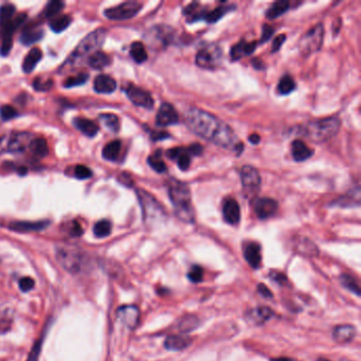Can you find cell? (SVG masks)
Instances as JSON below:
<instances>
[{"label": "cell", "instance_id": "obj_1", "mask_svg": "<svg viewBox=\"0 0 361 361\" xmlns=\"http://www.w3.org/2000/svg\"><path fill=\"white\" fill-rule=\"evenodd\" d=\"M185 121L190 130L199 137L223 148L237 153V155L243 152L244 144L235 133L228 124L212 113L192 107L186 111Z\"/></svg>", "mask_w": 361, "mask_h": 361}, {"label": "cell", "instance_id": "obj_2", "mask_svg": "<svg viewBox=\"0 0 361 361\" xmlns=\"http://www.w3.org/2000/svg\"><path fill=\"white\" fill-rule=\"evenodd\" d=\"M55 257L58 264L66 272L77 275L85 272L89 266L90 260L88 254L71 245H58L55 248Z\"/></svg>", "mask_w": 361, "mask_h": 361}, {"label": "cell", "instance_id": "obj_3", "mask_svg": "<svg viewBox=\"0 0 361 361\" xmlns=\"http://www.w3.org/2000/svg\"><path fill=\"white\" fill-rule=\"evenodd\" d=\"M169 196L174 205L176 216L185 223H194L195 213L193 210L191 193L188 186L175 180L169 187Z\"/></svg>", "mask_w": 361, "mask_h": 361}, {"label": "cell", "instance_id": "obj_4", "mask_svg": "<svg viewBox=\"0 0 361 361\" xmlns=\"http://www.w3.org/2000/svg\"><path fill=\"white\" fill-rule=\"evenodd\" d=\"M341 122L336 117L320 119L309 122L304 128V136L316 143H322L336 136Z\"/></svg>", "mask_w": 361, "mask_h": 361}, {"label": "cell", "instance_id": "obj_5", "mask_svg": "<svg viewBox=\"0 0 361 361\" xmlns=\"http://www.w3.org/2000/svg\"><path fill=\"white\" fill-rule=\"evenodd\" d=\"M106 30L105 29H97L94 32L88 34L84 40L79 44L72 54L68 57V64H76L84 58L86 55H92L99 50V48L104 44L106 38Z\"/></svg>", "mask_w": 361, "mask_h": 361}, {"label": "cell", "instance_id": "obj_6", "mask_svg": "<svg viewBox=\"0 0 361 361\" xmlns=\"http://www.w3.org/2000/svg\"><path fill=\"white\" fill-rule=\"evenodd\" d=\"M223 62V51L218 45L209 44L198 50L196 54L197 66L203 69H216Z\"/></svg>", "mask_w": 361, "mask_h": 361}, {"label": "cell", "instance_id": "obj_7", "mask_svg": "<svg viewBox=\"0 0 361 361\" xmlns=\"http://www.w3.org/2000/svg\"><path fill=\"white\" fill-rule=\"evenodd\" d=\"M324 29L321 23L317 24L315 28L309 30L303 37L299 44V48L303 55H309L320 50L322 43H323Z\"/></svg>", "mask_w": 361, "mask_h": 361}, {"label": "cell", "instance_id": "obj_8", "mask_svg": "<svg viewBox=\"0 0 361 361\" xmlns=\"http://www.w3.org/2000/svg\"><path fill=\"white\" fill-rule=\"evenodd\" d=\"M141 9H142V4L137 2H127L105 10L104 15L111 20H125L136 16Z\"/></svg>", "mask_w": 361, "mask_h": 361}, {"label": "cell", "instance_id": "obj_9", "mask_svg": "<svg viewBox=\"0 0 361 361\" xmlns=\"http://www.w3.org/2000/svg\"><path fill=\"white\" fill-rule=\"evenodd\" d=\"M240 180L244 192L248 195H254L260 190L261 176L253 166L245 165L240 170Z\"/></svg>", "mask_w": 361, "mask_h": 361}, {"label": "cell", "instance_id": "obj_10", "mask_svg": "<svg viewBox=\"0 0 361 361\" xmlns=\"http://www.w3.org/2000/svg\"><path fill=\"white\" fill-rule=\"evenodd\" d=\"M31 141L29 140V135L27 134H17L14 136H7L0 138V154H3L4 152H22L25 146H27V143H31Z\"/></svg>", "mask_w": 361, "mask_h": 361}, {"label": "cell", "instance_id": "obj_11", "mask_svg": "<svg viewBox=\"0 0 361 361\" xmlns=\"http://www.w3.org/2000/svg\"><path fill=\"white\" fill-rule=\"evenodd\" d=\"M137 194L141 203V207H142L143 210V216L145 221L153 219L159 216V214L163 213L159 202L151 194H148L147 192H145L144 190H138Z\"/></svg>", "mask_w": 361, "mask_h": 361}, {"label": "cell", "instance_id": "obj_12", "mask_svg": "<svg viewBox=\"0 0 361 361\" xmlns=\"http://www.w3.org/2000/svg\"><path fill=\"white\" fill-rule=\"evenodd\" d=\"M125 93L128 99H130L135 105L146 109H152L154 107V99L151 94L145 92L144 89L131 84L126 87Z\"/></svg>", "mask_w": 361, "mask_h": 361}, {"label": "cell", "instance_id": "obj_13", "mask_svg": "<svg viewBox=\"0 0 361 361\" xmlns=\"http://www.w3.org/2000/svg\"><path fill=\"white\" fill-rule=\"evenodd\" d=\"M115 316L124 326L130 329L136 328L140 322V311L135 305H123L119 307Z\"/></svg>", "mask_w": 361, "mask_h": 361}, {"label": "cell", "instance_id": "obj_14", "mask_svg": "<svg viewBox=\"0 0 361 361\" xmlns=\"http://www.w3.org/2000/svg\"><path fill=\"white\" fill-rule=\"evenodd\" d=\"M253 209L256 216L261 219H267L276 214L278 202L272 198H259L253 203Z\"/></svg>", "mask_w": 361, "mask_h": 361}, {"label": "cell", "instance_id": "obj_15", "mask_svg": "<svg viewBox=\"0 0 361 361\" xmlns=\"http://www.w3.org/2000/svg\"><path fill=\"white\" fill-rule=\"evenodd\" d=\"M179 115L175 108L169 104V103H163L160 106L159 111L156 117V124L160 127H165L169 125H173L178 123Z\"/></svg>", "mask_w": 361, "mask_h": 361}, {"label": "cell", "instance_id": "obj_16", "mask_svg": "<svg viewBox=\"0 0 361 361\" xmlns=\"http://www.w3.org/2000/svg\"><path fill=\"white\" fill-rule=\"evenodd\" d=\"M244 257L250 267L253 269L260 268L262 264V250L261 245L254 242H250L245 245L244 247Z\"/></svg>", "mask_w": 361, "mask_h": 361}, {"label": "cell", "instance_id": "obj_17", "mask_svg": "<svg viewBox=\"0 0 361 361\" xmlns=\"http://www.w3.org/2000/svg\"><path fill=\"white\" fill-rule=\"evenodd\" d=\"M275 316V313L266 306H260L250 309L246 314V320L251 324L262 325L265 322L272 319Z\"/></svg>", "mask_w": 361, "mask_h": 361}, {"label": "cell", "instance_id": "obj_18", "mask_svg": "<svg viewBox=\"0 0 361 361\" xmlns=\"http://www.w3.org/2000/svg\"><path fill=\"white\" fill-rule=\"evenodd\" d=\"M223 215L225 221L230 225H237L240 221V209L237 201L233 198H227L223 203Z\"/></svg>", "mask_w": 361, "mask_h": 361}, {"label": "cell", "instance_id": "obj_19", "mask_svg": "<svg viewBox=\"0 0 361 361\" xmlns=\"http://www.w3.org/2000/svg\"><path fill=\"white\" fill-rule=\"evenodd\" d=\"M166 156L172 160H176L179 169L182 171H187L191 164V154L188 148L175 147L166 152Z\"/></svg>", "mask_w": 361, "mask_h": 361}, {"label": "cell", "instance_id": "obj_20", "mask_svg": "<svg viewBox=\"0 0 361 361\" xmlns=\"http://www.w3.org/2000/svg\"><path fill=\"white\" fill-rule=\"evenodd\" d=\"M192 343V339L188 335H172L164 341V347L169 351H184Z\"/></svg>", "mask_w": 361, "mask_h": 361}, {"label": "cell", "instance_id": "obj_21", "mask_svg": "<svg viewBox=\"0 0 361 361\" xmlns=\"http://www.w3.org/2000/svg\"><path fill=\"white\" fill-rule=\"evenodd\" d=\"M50 225L48 221L42 222H13L9 225L10 230L25 233V232H36L46 229Z\"/></svg>", "mask_w": 361, "mask_h": 361}, {"label": "cell", "instance_id": "obj_22", "mask_svg": "<svg viewBox=\"0 0 361 361\" xmlns=\"http://www.w3.org/2000/svg\"><path fill=\"white\" fill-rule=\"evenodd\" d=\"M356 328L354 325H338L333 330V339L337 343H350L356 336Z\"/></svg>", "mask_w": 361, "mask_h": 361}, {"label": "cell", "instance_id": "obj_23", "mask_svg": "<svg viewBox=\"0 0 361 361\" xmlns=\"http://www.w3.org/2000/svg\"><path fill=\"white\" fill-rule=\"evenodd\" d=\"M95 90L98 94H111L117 88L114 79L107 74H100L95 80Z\"/></svg>", "mask_w": 361, "mask_h": 361}, {"label": "cell", "instance_id": "obj_24", "mask_svg": "<svg viewBox=\"0 0 361 361\" xmlns=\"http://www.w3.org/2000/svg\"><path fill=\"white\" fill-rule=\"evenodd\" d=\"M257 44L255 42L247 43L245 41L239 42L237 45L233 46L230 51V56L232 61H239L242 57L250 55L255 50Z\"/></svg>", "mask_w": 361, "mask_h": 361}, {"label": "cell", "instance_id": "obj_25", "mask_svg": "<svg viewBox=\"0 0 361 361\" xmlns=\"http://www.w3.org/2000/svg\"><path fill=\"white\" fill-rule=\"evenodd\" d=\"M292 157L295 161H305L313 156V149L309 148L303 141L294 140L291 143Z\"/></svg>", "mask_w": 361, "mask_h": 361}, {"label": "cell", "instance_id": "obj_26", "mask_svg": "<svg viewBox=\"0 0 361 361\" xmlns=\"http://www.w3.org/2000/svg\"><path fill=\"white\" fill-rule=\"evenodd\" d=\"M73 124L77 128V130L82 132L85 136H87L89 138L95 137L99 132L98 125L94 121L89 120V119L75 118L73 120Z\"/></svg>", "mask_w": 361, "mask_h": 361}, {"label": "cell", "instance_id": "obj_27", "mask_svg": "<svg viewBox=\"0 0 361 361\" xmlns=\"http://www.w3.org/2000/svg\"><path fill=\"white\" fill-rule=\"evenodd\" d=\"M43 53L40 48H33L30 50V52L28 55L24 57L23 63H22V70L25 73H30L34 70L35 66L37 65L40 61L42 59Z\"/></svg>", "mask_w": 361, "mask_h": 361}, {"label": "cell", "instance_id": "obj_28", "mask_svg": "<svg viewBox=\"0 0 361 361\" xmlns=\"http://www.w3.org/2000/svg\"><path fill=\"white\" fill-rule=\"evenodd\" d=\"M111 59L110 57L104 53L102 51H97L94 54H92L88 58V65L97 70H101L103 68H105L110 64Z\"/></svg>", "mask_w": 361, "mask_h": 361}, {"label": "cell", "instance_id": "obj_29", "mask_svg": "<svg viewBox=\"0 0 361 361\" xmlns=\"http://www.w3.org/2000/svg\"><path fill=\"white\" fill-rule=\"evenodd\" d=\"M44 36V32L43 30L38 29V28H28L25 29L21 35H20V42L25 45L29 46L32 45L34 43H37L38 41H41Z\"/></svg>", "mask_w": 361, "mask_h": 361}, {"label": "cell", "instance_id": "obj_30", "mask_svg": "<svg viewBox=\"0 0 361 361\" xmlns=\"http://www.w3.org/2000/svg\"><path fill=\"white\" fill-rule=\"evenodd\" d=\"M171 29L165 27H156L151 31V36L153 37L154 42H158L157 45L166 46L171 42L172 33L170 32Z\"/></svg>", "mask_w": 361, "mask_h": 361}, {"label": "cell", "instance_id": "obj_31", "mask_svg": "<svg viewBox=\"0 0 361 361\" xmlns=\"http://www.w3.org/2000/svg\"><path fill=\"white\" fill-rule=\"evenodd\" d=\"M121 141L119 140H114L109 142L108 144L105 145V147L103 148L102 155L103 157H104L106 160L109 161H115L118 159L120 152H121Z\"/></svg>", "mask_w": 361, "mask_h": 361}, {"label": "cell", "instance_id": "obj_32", "mask_svg": "<svg viewBox=\"0 0 361 361\" xmlns=\"http://www.w3.org/2000/svg\"><path fill=\"white\" fill-rule=\"evenodd\" d=\"M15 7L11 4H6L0 7V30H4L14 18Z\"/></svg>", "mask_w": 361, "mask_h": 361}, {"label": "cell", "instance_id": "obj_33", "mask_svg": "<svg viewBox=\"0 0 361 361\" xmlns=\"http://www.w3.org/2000/svg\"><path fill=\"white\" fill-rule=\"evenodd\" d=\"M289 5L290 4L288 2H285V0H280V2L275 3L266 12L267 18L276 19V18L280 17L289 9Z\"/></svg>", "mask_w": 361, "mask_h": 361}, {"label": "cell", "instance_id": "obj_34", "mask_svg": "<svg viewBox=\"0 0 361 361\" xmlns=\"http://www.w3.org/2000/svg\"><path fill=\"white\" fill-rule=\"evenodd\" d=\"M31 152L33 153V155H35L36 157H45L49 153V147H48V143L47 141L43 138H36L33 139L31 141V143L29 145Z\"/></svg>", "mask_w": 361, "mask_h": 361}, {"label": "cell", "instance_id": "obj_35", "mask_svg": "<svg viewBox=\"0 0 361 361\" xmlns=\"http://www.w3.org/2000/svg\"><path fill=\"white\" fill-rule=\"evenodd\" d=\"M100 121L112 133H118L120 130V121L117 115L113 113L100 114Z\"/></svg>", "mask_w": 361, "mask_h": 361}, {"label": "cell", "instance_id": "obj_36", "mask_svg": "<svg viewBox=\"0 0 361 361\" xmlns=\"http://www.w3.org/2000/svg\"><path fill=\"white\" fill-rule=\"evenodd\" d=\"M131 56L136 63H144L147 59V52L142 43L135 42L131 46Z\"/></svg>", "mask_w": 361, "mask_h": 361}, {"label": "cell", "instance_id": "obj_37", "mask_svg": "<svg viewBox=\"0 0 361 361\" xmlns=\"http://www.w3.org/2000/svg\"><path fill=\"white\" fill-rule=\"evenodd\" d=\"M198 325H199V320L197 317L186 316L182 320H180L179 324H178V328L182 333L187 334V333H190L192 330H194L195 328H197Z\"/></svg>", "mask_w": 361, "mask_h": 361}, {"label": "cell", "instance_id": "obj_38", "mask_svg": "<svg viewBox=\"0 0 361 361\" xmlns=\"http://www.w3.org/2000/svg\"><path fill=\"white\" fill-rule=\"evenodd\" d=\"M71 23V17L68 15H61L58 17H54L52 21L50 22V28L55 33H61L65 31Z\"/></svg>", "mask_w": 361, "mask_h": 361}, {"label": "cell", "instance_id": "obj_39", "mask_svg": "<svg viewBox=\"0 0 361 361\" xmlns=\"http://www.w3.org/2000/svg\"><path fill=\"white\" fill-rule=\"evenodd\" d=\"M111 233V223L107 219L99 221L94 227V234L98 238L107 237Z\"/></svg>", "mask_w": 361, "mask_h": 361}, {"label": "cell", "instance_id": "obj_40", "mask_svg": "<svg viewBox=\"0 0 361 361\" xmlns=\"http://www.w3.org/2000/svg\"><path fill=\"white\" fill-rule=\"evenodd\" d=\"M49 329V325L47 324L45 327L44 333L42 334V336L36 340V342H34L32 350L28 356L27 361H38L40 360V356H41V352H42V347H43V343H44V339H45V335L47 334V330Z\"/></svg>", "mask_w": 361, "mask_h": 361}, {"label": "cell", "instance_id": "obj_41", "mask_svg": "<svg viewBox=\"0 0 361 361\" xmlns=\"http://www.w3.org/2000/svg\"><path fill=\"white\" fill-rule=\"evenodd\" d=\"M340 282L344 288L355 293L356 295H360V286L358 284L357 280L354 277H352L350 275H342L340 277Z\"/></svg>", "mask_w": 361, "mask_h": 361}, {"label": "cell", "instance_id": "obj_42", "mask_svg": "<svg viewBox=\"0 0 361 361\" xmlns=\"http://www.w3.org/2000/svg\"><path fill=\"white\" fill-rule=\"evenodd\" d=\"M147 163L152 167L153 170H155L158 173H164L166 171V165L161 159V153L156 152L152 156L147 158Z\"/></svg>", "mask_w": 361, "mask_h": 361}, {"label": "cell", "instance_id": "obj_43", "mask_svg": "<svg viewBox=\"0 0 361 361\" xmlns=\"http://www.w3.org/2000/svg\"><path fill=\"white\" fill-rule=\"evenodd\" d=\"M295 88L294 81L291 79L289 75H284L279 82L278 92L281 95H288Z\"/></svg>", "mask_w": 361, "mask_h": 361}, {"label": "cell", "instance_id": "obj_44", "mask_svg": "<svg viewBox=\"0 0 361 361\" xmlns=\"http://www.w3.org/2000/svg\"><path fill=\"white\" fill-rule=\"evenodd\" d=\"M64 6H65V4H64L63 2H59V0L50 2L45 9V17L54 18L58 14V13L62 12Z\"/></svg>", "mask_w": 361, "mask_h": 361}, {"label": "cell", "instance_id": "obj_45", "mask_svg": "<svg viewBox=\"0 0 361 361\" xmlns=\"http://www.w3.org/2000/svg\"><path fill=\"white\" fill-rule=\"evenodd\" d=\"M87 80H88V74L82 72V73H79L75 76L67 77L66 81L64 82V87H65V88H71V87H75V86H81L84 83H86Z\"/></svg>", "mask_w": 361, "mask_h": 361}, {"label": "cell", "instance_id": "obj_46", "mask_svg": "<svg viewBox=\"0 0 361 361\" xmlns=\"http://www.w3.org/2000/svg\"><path fill=\"white\" fill-rule=\"evenodd\" d=\"M53 81L52 80H44L42 77H37L33 82V88L37 92H48L49 89L52 88Z\"/></svg>", "mask_w": 361, "mask_h": 361}, {"label": "cell", "instance_id": "obj_47", "mask_svg": "<svg viewBox=\"0 0 361 361\" xmlns=\"http://www.w3.org/2000/svg\"><path fill=\"white\" fill-rule=\"evenodd\" d=\"M188 278L193 283L201 282L203 279V269L201 268V266H198V265L193 266L190 269V272L188 273Z\"/></svg>", "mask_w": 361, "mask_h": 361}, {"label": "cell", "instance_id": "obj_48", "mask_svg": "<svg viewBox=\"0 0 361 361\" xmlns=\"http://www.w3.org/2000/svg\"><path fill=\"white\" fill-rule=\"evenodd\" d=\"M17 110L11 105H4L0 107V117L4 121H9L17 117Z\"/></svg>", "mask_w": 361, "mask_h": 361}, {"label": "cell", "instance_id": "obj_49", "mask_svg": "<svg viewBox=\"0 0 361 361\" xmlns=\"http://www.w3.org/2000/svg\"><path fill=\"white\" fill-rule=\"evenodd\" d=\"M269 278L272 279L274 282L278 283V284L281 285V286H286V285L289 284L287 277L283 273L277 272V270H273V272H270Z\"/></svg>", "mask_w": 361, "mask_h": 361}, {"label": "cell", "instance_id": "obj_50", "mask_svg": "<svg viewBox=\"0 0 361 361\" xmlns=\"http://www.w3.org/2000/svg\"><path fill=\"white\" fill-rule=\"evenodd\" d=\"M74 176L77 178V179H81V180H84V179H88L93 176V172L90 171L89 167L85 166V165H77L75 166V170H74Z\"/></svg>", "mask_w": 361, "mask_h": 361}, {"label": "cell", "instance_id": "obj_51", "mask_svg": "<svg viewBox=\"0 0 361 361\" xmlns=\"http://www.w3.org/2000/svg\"><path fill=\"white\" fill-rule=\"evenodd\" d=\"M34 286H35V282L32 278L25 277V278L20 279V281H19V288L23 292H28V291L32 290L34 288Z\"/></svg>", "mask_w": 361, "mask_h": 361}, {"label": "cell", "instance_id": "obj_52", "mask_svg": "<svg viewBox=\"0 0 361 361\" xmlns=\"http://www.w3.org/2000/svg\"><path fill=\"white\" fill-rule=\"evenodd\" d=\"M13 46V37H3V44L0 47V54L3 56H7Z\"/></svg>", "mask_w": 361, "mask_h": 361}, {"label": "cell", "instance_id": "obj_53", "mask_svg": "<svg viewBox=\"0 0 361 361\" xmlns=\"http://www.w3.org/2000/svg\"><path fill=\"white\" fill-rule=\"evenodd\" d=\"M257 292H259V294H261L265 299H273L274 298V294H273L272 290H270L266 285H264L263 283H260V284L257 285Z\"/></svg>", "mask_w": 361, "mask_h": 361}, {"label": "cell", "instance_id": "obj_54", "mask_svg": "<svg viewBox=\"0 0 361 361\" xmlns=\"http://www.w3.org/2000/svg\"><path fill=\"white\" fill-rule=\"evenodd\" d=\"M69 233L72 236H81L83 234V228L77 222H73L70 227Z\"/></svg>", "mask_w": 361, "mask_h": 361}, {"label": "cell", "instance_id": "obj_55", "mask_svg": "<svg viewBox=\"0 0 361 361\" xmlns=\"http://www.w3.org/2000/svg\"><path fill=\"white\" fill-rule=\"evenodd\" d=\"M274 33V28L270 27V25L268 24H264V27H263V35H262V38H261V43H265L266 41H268L270 37H272Z\"/></svg>", "mask_w": 361, "mask_h": 361}, {"label": "cell", "instance_id": "obj_56", "mask_svg": "<svg viewBox=\"0 0 361 361\" xmlns=\"http://www.w3.org/2000/svg\"><path fill=\"white\" fill-rule=\"evenodd\" d=\"M285 40H286L285 34H281V35L277 36V38L274 41V44H273V52H277V51L282 47L283 43L285 42Z\"/></svg>", "mask_w": 361, "mask_h": 361}, {"label": "cell", "instance_id": "obj_57", "mask_svg": "<svg viewBox=\"0 0 361 361\" xmlns=\"http://www.w3.org/2000/svg\"><path fill=\"white\" fill-rule=\"evenodd\" d=\"M188 151H189V153H190L191 155H200L201 152H202V147H201L199 144L195 143V144L191 145V146L188 148Z\"/></svg>", "mask_w": 361, "mask_h": 361}, {"label": "cell", "instance_id": "obj_58", "mask_svg": "<svg viewBox=\"0 0 361 361\" xmlns=\"http://www.w3.org/2000/svg\"><path fill=\"white\" fill-rule=\"evenodd\" d=\"M152 138H153L154 140H162V139H165V138H169V134L164 133V132H161V133H153V134H152Z\"/></svg>", "mask_w": 361, "mask_h": 361}, {"label": "cell", "instance_id": "obj_59", "mask_svg": "<svg viewBox=\"0 0 361 361\" xmlns=\"http://www.w3.org/2000/svg\"><path fill=\"white\" fill-rule=\"evenodd\" d=\"M260 140H261V138H260L259 135H255V134H254V135H252V136L249 137V141H250L251 143H253V144H257V143H259Z\"/></svg>", "mask_w": 361, "mask_h": 361}, {"label": "cell", "instance_id": "obj_60", "mask_svg": "<svg viewBox=\"0 0 361 361\" xmlns=\"http://www.w3.org/2000/svg\"><path fill=\"white\" fill-rule=\"evenodd\" d=\"M272 361H292L290 358H285V357H280V358H274Z\"/></svg>", "mask_w": 361, "mask_h": 361}, {"label": "cell", "instance_id": "obj_61", "mask_svg": "<svg viewBox=\"0 0 361 361\" xmlns=\"http://www.w3.org/2000/svg\"><path fill=\"white\" fill-rule=\"evenodd\" d=\"M318 361H328V360H323V359H320V360H318Z\"/></svg>", "mask_w": 361, "mask_h": 361}, {"label": "cell", "instance_id": "obj_62", "mask_svg": "<svg viewBox=\"0 0 361 361\" xmlns=\"http://www.w3.org/2000/svg\"><path fill=\"white\" fill-rule=\"evenodd\" d=\"M342 361H350V360H342Z\"/></svg>", "mask_w": 361, "mask_h": 361}]
</instances>
